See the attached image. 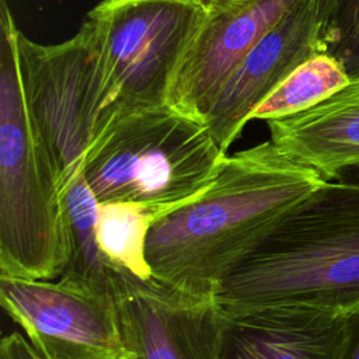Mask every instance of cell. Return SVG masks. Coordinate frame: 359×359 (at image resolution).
Wrapping results in <instances>:
<instances>
[{
    "instance_id": "obj_1",
    "label": "cell",
    "mask_w": 359,
    "mask_h": 359,
    "mask_svg": "<svg viewBox=\"0 0 359 359\" xmlns=\"http://www.w3.org/2000/svg\"><path fill=\"white\" fill-rule=\"evenodd\" d=\"M324 182L271 140L226 156L199 199L153 223L147 237L153 279L215 296L279 222Z\"/></svg>"
},
{
    "instance_id": "obj_2",
    "label": "cell",
    "mask_w": 359,
    "mask_h": 359,
    "mask_svg": "<svg viewBox=\"0 0 359 359\" xmlns=\"http://www.w3.org/2000/svg\"><path fill=\"white\" fill-rule=\"evenodd\" d=\"M223 311L304 303L346 314L359 306V171L299 202L220 285Z\"/></svg>"
},
{
    "instance_id": "obj_3",
    "label": "cell",
    "mask_w": 359,
    "mask_h": 359,
    "mask_svg": "<svg viewBox=\"0 0 359 359\" xmlns=\"http://www.w3.org/2000/svg\"><path fill=\"white\" fill-rule=\"evenodd\" d=\"M18 31L0 0V275L56 279L72 252L63 175L27 107Z\"/></svg>"
},
{
    "instance_id": "obj_4",
    "label": "cell",
    "mask_w": 359,
    "mask_h": 359,
    "mask_svg": "<svg viewBox=\"0 0 359 359\" xmlns=\"http://www.w3.org/2000/svg\"><path fill=\"white\" fill-rule=\"evenodd\" d=\"M226 156L203 121L163 105L109 115L81 167L100 203L136 202L161 219L199 199Z\"/></svg>"
},
{
    "instance_id": "obj_5",
    "label": "cell",
    "mask_w": 359,
    "mask_h": 359,
    "mask_svg": "<svg viewBox=\"0 0 359 359\" xmlns=\"http://www.w3.org/2000/svg\"><path fill=\"white\" fill-rule=\"evenodd\" d=\"M205 15L195 0H102L87 13L109 97L104 121L168 105L177 67Z\"/></svg>"
},
{
    "instance_id": "obj_6",
    "label": "cell",
    "mask_w": 359,
    "mask_h": 359,
    "mask_svg": "<svg viewBox=\"0 0 359 359\" xmlns=\"http://www.w3.org/2000/svg\"><path fill=\"white\" fill-rule=\"evenodd\" d=\"M17 45L28 111L65 184L81 165L109 107L94 28L86 20L56 45L36 43L18 31Z\"/></svg>"
},
{
    "instance_id": "obj_7",
    "label": "cell",
    "mask_w": 359,
    "mask_h": 359,
    "mask_svg": "<svg viewBox=\"0 0 359 359\" xmlns=\"http://www.w3.org/2000/svg\"><path fill=\"white\" fill-rule=\"evenodd\" d=\"M0 303L48 359H137L123 339L116 296L86 280L0 275Z\"/></svg>"
},
{
    "instance_id": "obj_8",
    "label": "cell",
    "mask_w": 359,
    "mask_h": 359,
    "mask_svg": "<svg viewBox=\"0 0 359 359\" xmlns=\"http://www.w3.org/2000/svg\"><path fill=\"white\" fill-rule=\"evenodd\" d=\"M116 304L137 359H217L220 311L213 294H194L122 272Z\"/></svg>"
},
{
    "instance_id": "obj_9",
    "label": "cell",
    "mask_w": 359,
    "mask_h": 359,
    "mask_svg": "<svg viewBox=\"0 0 359 359\" xmlns=\"http://www.w3.org/2000/svg\"><path fill=\"white\" fill-rule=\"evenodd\" d=\"M299 0H226L206 15L174 74L167 104L205 122L215 97L262 35Z\"/></svg>"
},
{
    "instance_id": "obj_10",
    "label": "cell",
    "mask_w": 359,
    "mask_h": 359,
    "mask_svg": "<svg viewBox=\"0 0 359 359\" xmlns=\"http://www.w3.org/2000/svg\"><path fill=\"white\" fill-rule=\"evenodd\" d=\"M325 52L316 0H299L252 46L215 97L205 115L215 140L227 153L252 112L304 60Z\"/></svg>"
},
{
    "instance_id": "obj_11",
    "label": "cell",
    "mask_w": 359,
    "mask_h": 359,
    "mask_svg": "<svg viewBox=\"0 0 359 359\" xmlns=\"http://www.w3.org/2000/svg\"><path fill=\"white\" fill-rule=\"evenodd\" d=\"M219 311L217 359H341L345 314L304 303Z\"/></svg>"
},
{
    "instance_id": "obj_12",
    "label": "cell",
    "mask_w": 359,
    "mask_h": 359,
    "mask_svg": "<svg viewBox=\"0 0 359 359\" xmlns=\"http://www.w3.org/2000/svg\"><path fill=\"white\" fill-rule=\"evenodd\" d=\"M266 122L276 149L324 181L359 171V76L317 105Z\"/></svg>"
},
{
    "instance_id": "obj_13",
    "label": "cell",
    "mask_w": 359,
    "mask_h": 359,
    "mask_svg": "<svg viewBox=\"0 0 359 359\" xmlns=\"http://www.w3.org/2000/svg\"><path fill=\"white\" fill-rule=\"evenodd\" d=\"M63 201L72 245L70 261L63 273L116 296L122 272L116 271L100 250L97 240L100 201L88 185L81 165L65 181Z\"/></svg>"
},
{
    "instance_id": "obj_14",
    "label": "cell",
    "mask_w": 359,
    "mask_h": 359,
    "mask_svg": "<svg viewBox=\"0 0 359 359\" xmlns=\"http://www.w3.org/2000/svg\"><path fill=\"white\" fill-rule=\"evenodd\" d=\"M160 216L136 202H101L97 240L105 259L119 272L140 280L153 278L147 261V237Z\"/></svg>"
},
{
    "instance_id": "obj_15",
    "label": "cell",
    "mask_w": 359,
    "mask_h": 359,
    "mask_svg": "<svg viewBox=\"0 0 359 359\" xmlns=\"http://www.w3.org/2000/svg\"><path fill=\"white\" fill-rule=\"evenodd\" d=\"M351 81L346 67L328 52L299 65L252 112L251 119H276L306 111Z\"/></svg>"
},
{
    "instance_id": "obj_16",
    "label": "cell",
    "mask_w": 359,
    "mask_h": 359,
    "mask_svg": "<svg viewBox=\"0 0 359 359\" xmlns=\"http://www.w3.org/2000/svg\"><path fill=\"white\" fill-rule=\"evenodd\" d=\"M325 52L335 56L349 76H359V0H344L324 35Z\"/></svg>"
},
{
    "instance_id": "obj_17",
    "label": "cell",
    "mask_w": 359,
    "mask_h": 359,
    "mask_svg": "<svg viewBox=\"0 0 359 359\" xmlns=\"http://www.w3.org/2000/svg\"><path fill=\"white\" fill-rule=\"evenodd\" d=\"M0 359H48L42 356L28 338L20 332L4 335L0 342Z\"/></svg>"
},
{
    "instance_id": "obj_18",
    "label": "cell",
    "mask_w": 359,
    "mask_h": 359,
    "mask_svg": "<svg viewBox=\"0 0 359 359\" xmlns=\"http://www.w3.org/2000/svg\"><path fill=\"white\" fill-rule=\"evenodd\" d=\"M346 332L341 359H359V306L345 314Z\"/></svg>"
},
{
    "instance_id": "obj_19",
    "label": "cell",
    "mask_w": 359,
    "mask_h": 359,
    "mask_svg": "<svg viewBox=\"0 0 359 359\" xmlns=\"http://www.w3.org/2000/svg\"><path fill=\"white\" fill-rule=\"evenodd\" d=\"M344 0H316L317 4V17L320 24V35L324 43V35L331 27L334 18L337 17ZM325 48V46H324Z\"/></svg>"
},
{
    "instance_id": "obj_20",
    "label": "cell",
    "mask_w": 359,
    "mask_h": 359,
    "mask_svg": "<svg viewBox=\"0 0 359 359\" xmlns=\"http://www.w3.org/2000/svg\"><path fill=\"white\" fill-rule=\"evenodd\" d=\"M201 7H203L206 11H210L213 8H216L217 6H220L222 3H224L226 0H195Z\"/></svg>"
}]
</instances>
